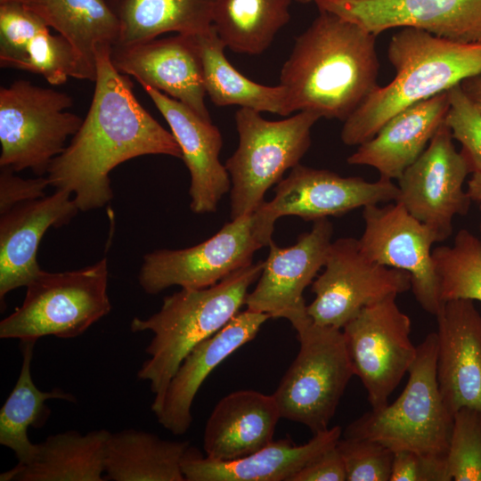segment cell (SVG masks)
Segmentation results:
<instances>
[{
	"label": "cell",
	"mask_w": 481,
	"mask_h": 481,
	"mask_svg": "<svg viewBox=\"0 0 481 481\" xmlns=\"http://www.w3.org/2000/svg\"><path fill=\"white\" fill-rule=\"evenodd\" d=\"M110 49L98 46L90 108L46 174L50 186L70 192L84 212L101 208L112 200L110 173L118 165L143 155L182 159L172 133L136 100L129 76L115 69Z\"/></svg>",
	"instance_id": "obj_1"
},
{
	"label": "cell",
	"mask_w": 481,
	"mask_h": 481,
	"mask_svg": "<svg viewBox=\"0 0 481 481\" xmlns=\"http://www.w3.org/2000/svg\"><path fill=\"white\" fill-rule=\"evenodd\" d=\"M376 35L328 11L295 40L280 85L289 111L345 121L379 86Z\"/></svg>",
	"instance_id": "obj_2"
},
{
	"label": "cell",
	"mask_w": 481,
	"mask_h": 481,
	"mask_svg": "<svg viewBox=\"0 0 481 481\" xmlns=\"http://www.w3.org/2000/svg\"><path fill=\"white\" fill-rule=\"evenodd\" d=\"M400 29L387 47L395 77L379 86L344 121L340 137L348 146L371 139L402 110L481 73V43L456 42L415 27Z\"/></svg>",
	"instance_id": "obj_3"
},
{
	"label": "cell",
	"mask_w": 481,
	"mask_h": 481,
	"mask_svg": "<svg viewBox=\"0 0 481 481\" xmlns=\"http://www.w3.org/2000/svg\"><path fill=\"white\" fill-rule=\"evenodd\" d=\"M263 266L264 261L252 262L215 285L203 289L182 288L165 297L157 313L131 321V331L153 333L145 348L149 358L138 370L137 378L150 382L154 394L151 406L155 415L161 411L169 383L184 358L239 313Z\"/></svg>",
	"instance_id": "obj_4"
},
{
	"label": "cell",
	"mask_w": 481,
	"mask_h": 481,
	"mask_svg": "<svg viewBox=\"0 0 481 481\" xmlns=\"http://www.w3.org/2000/svg\"><path fill=\"white\" fill-rule=\"evenodd\" d=\"M437 336L431 332L417 346L408 382L391 404L352 421L343 436L377 441L391 451L445 457L453 415L441 395L436 378Z\"/></svg>",
	"instance_id": "obj_5"
},
{
	"label": "cell",
	"mask_w": 481,
	"mask_h": 481,
	"mask_svg": "<svg viewBox=\"0 0 481 481\" xmlns=\"http://www.w3.org/2000/svg\"><path fill=\"white\" fill-rule=\"evenodd\" d=\"M320 118L310 110L275 121L253 109L236 111L239 143L224 164L231 180V220L257 210L268 189L299 164L311 145V129Z\"/></svg>",
	"instance_id": "obj_6"
},
{
	"label": "cell",
	"mask_w": 481,
	"mask_h": 481,
	"mask_svg": "<svg viewBox=\"0 0 481 481\" xmlns=\"http://www.w3.org/2000/svg\"><path fill=\"white\" fill-rule=\"evenodd\" d=\"M107 258L71 271L42 270L26 286L20 306L0 322L1 338L37 340L82 335L111 311Z\"/></svg>",
	"instance_id": "obj_7"
},
{
	"label": "cell",
	"mask_w": 481,
	"mask_h": 481,
	"mask_svg": "<svg viewBox=\"0 0 481 481\" xmlns=\"http://www.w3.org/2000/svg\"><path fill=\"white\" fill-rule=\"evenodd\" d=\"M291 325L299 351L273 395L281 418L314 435L329 428L354 369L341 329L319 325L308 314Z\"/></svg>",
	"instance_id": "obj_8"
},
{
	"label": "cell",
	"mask_w": 481,
	"mask_h": 481,
	"mask_svg": "<svg viewBox=\"0 0 481 481\" xmlns=\"http://www.w3.org/2000/svg\"><path fill=\"white\" fill-rule=\"evenodd\" d=\"M276 216L265 201L251 214L232 219L209 239L180 249H157L143 256L138 281L155 295L172 286L203 289L253 262L269 246Z\"/></svg>",
	"instance_id": "obj_9"
},
{
	"label": "cell",
	"mask_w": 481,
	"mask_h": 481,
	"mask_svg": "<svg viewBox=\"0 0 481 481\" xmlns=\"http://www.w3.org/2000/svg\"><path fill=\"white\" fill-rule=\"evenodd\" d=\"M72 98L62 92L16 80L0 88V167L47 174L83 118L67 111Z\"/></svg>",
	"instance_id": "obj_10"
},
{
	"label": "cell",
	"mask_w": 481,
	"mask_h": 481,
	"mask_svg": "<svg viewBox=\"0 0 481 481\" xmlns=\"http://www.w3.org/2000/svg\"><path fill=\"white\" fill-rule=\"evenodd\" d=\"M306 306L317 324L341 329L364 307L411 289L410 274L367 258L355 238L332 241L323 271L312 282Z\"/></svg>",
	"instance_id": "obj_11"
},
{
	"label": "cell",
	"mask_w": 481,
	"mask_h": 481,
	"mask_svg": "<svg viewBox=\"0 0 481 481\" xmlns=\"http://www.w3.org/2000/svg\"><path fill=\"white\" fill-rule=\"evenodd\" d=\"M395 298L364 307L342 328L354 373L365 387L372 410L387 404L417 355L410 339L411 319Z\"/></svg>",
	"instance_id": "obj_12"
},
{
	"label": "cell",
	"mask_w": 481,
	"mask_h": 481,
	"mask_svg": "<svg viewBox=\"0 0 481 481\" xmlns=\"http://www.w3.org/2000/svg\"><path fill=\"white\" fill-rule=\"evenodd\" d=\"M452 140L444 121L421 155L397 179L395 201L433 229L439 241L452 234V219L466 215L471 201L463 190L470 168Z\"/></svg>",
	"instance_id": "obj_13"
},
{
	"label": "cell",
	"mask_w": 481,
	"mask_h": 481,
	"mask_svg": "<svg viewBox=\"0 0 481 481\" xmlns=\"http://www.w3.org/2000/svg\"><path fill=\"white\" fill-rule=\"evenodd\" d=\"M363 217L362 252L376 264L407 272L417 302L436 316L442 305L431 250L439 242L436 232L397 201L366 206Z\"/></svg>",
	"instance_id": "obj_14"
},
{
	"label": "cell",
	"mask_w": 481,
	"mask_h": 481,
	"mask_svg": "<svg viewBox=\"0 0 481 481\" xmlns=\"http://www.w3.org/2000/svg\"><path fill=\"white\" fill-rule=\"evenodd\" d=\"M378 36L415 27L461 43H481V0H313Z\"/></svg>",
	"instance_id": "obj_15"
},
{
	"label": "cell",
	"mask_w": 481,
	"mask_h": 481,
	"mask_svg": "<svg viewBox=\"0 0 481 481\" xmlns=\"http://www.w3.org/2000/svg\"><path fill=\"white\" fill-rule=\"evenodd\" d=\"M332 234L331 222L322 218L292 246L272 240L257 283L246 298L247 309L290 323L307 314L303 294L324 266Z\"/></svg>",
	"instance_id": "obj_16"
},
{
	"label": "cell",
	"mask_w": 481,
	"mask_h": 481,
	"mask_svg": "<svg viewBox=\"0 0 481 481\" xmlns=\"http://www.w3.org/2000/svg\"><path fill=\"white\" fill-rule=\"evenodd\" d=\"M398 195V186L391 179L380 177L368 182L299 163L277 183L274 197L267 205L278 219L296 216L316 221L339 216L361 207L395 201Z\"/></svg>",
	"instance_id": "obj_17"
},
{
	"label": "cell",
	"mask_w": 481,
	"mask_h": 481,
	"mask_svg": "<svg viewBox=\"0 0 481 481\" xmlns=\"http://www.w3.org/2000/svg\"><path fill=\"white\" fill-rule=\"evenodd\" d=\"M195 36L177 34L116 45L110 49V60L118 72L133 76L141 86L153 87L211 120Z\"/></svg>",
	"instance_id": "obj_18"
},
{
	"label": "cell",
	"mask_w": 481,
	"mask_h": 481,
	"mask_svg": "<svg viewBox=\"0 0 481 481\" xmlns=\"http://www.w3.org/2000/svg\"><path fill=\"white\" fill-rule=\"evenodd\" d=\"M437 321L436 378L445 406L481 412V311L469 299L442 303Z\"/></svg>",
	"instance_id": "obj_19"
},
{
	"label": "cell",
	"mask_w": 481,
	"mask_h": 481,
	"mask_svg": "<svg viewBox=\"0 0 481 481\" xmlns=\"http://www.w3.org/2000/svg\"><path fill=\"white\" fill-rule=\"evenodd\" d=\"M170 127L182 159L191 176L190 208L193 213H214L223 196L230 192L231 180L220 160L223 139L220 130L179 101L142 85Z\"/></svg>",
	"instance_id": "obj_20"
},
{
	"label": "cell",
	"mask_w": 481,
	"mask_h": 481,
	"mask_svg": "<svg viewBox=\"0 0 481 481\" xmlns=\"http://www.w3.org/2000/svg\"><path fill=\"white\" fill-rule=\"evenodd\" d=\"M71 193L65 190L20 203L0 216V299L26 287L43 270L37 255L50 227H61L79 211Z\"/></svg>",
	"instance_id": "obj_21"
},
{
	"label": "cell",
	"mask_w": 481,
	"mask_h": 481,
	"mask_svg": "<svg viewBox=\"0 0 481 481\" xmlns=\"http://www.w3.org/2000/svg\"><path fill=\"white\" fill-rule=\"evenodd\" d=\"M270 316L245 310L199 343L184 358L167 389L158 422L174 435H183L192 422V406L203 381L230 355L252 340Z\"/></svg>",
	"instance_id": "obj_22"
},
{
	"label": "cell",
	"mask_w": 481,
	"mask_h": 481,
	"mask_svg": "<svg viewBox=\"0 0 481 481\" xmlns=\"http://www.w3.org/2000/svg\"><path fill=\"white\" fill-rule=\"evenodd\" d=\"M341 436V428L334 426L314 434L304 444H295L289 438L273 440L251 454L230 461L210 459L190 446L182 461V471L185 481H291Z\"/></svg>",
	"instance_id": "obj_23"
},
{
	"label": "cell",
	"mask_w": 481,
	"mask_h": 481,
	"mask_svg": "<svg viewBox=\"0 0 481 481\" xmlns=\"http://www.w3.org/2000/svg\"><path fill=\"white\" fill-rule=\"evenodd\" d=\"M448 91L411 105L389 118L370 140L347 158L350 165L369 166L380 177L398 179L425 151L445 121Z\"/></svg>",
	"instance_id": "obj_24"
},
{
	"label": "cell",
	"mask_w": 481,
	"mask_h": 481,
	"mask_svg": "<svg viewBox=\"0 0 481 481\" xmlns=\"http://www.w3.org/2000/svg\"><path fill=\"white\" fill-rule=\"evenodd\" d=\"M280 418L273 395L250 389L229 393L218 401L205 425L206 456L230 461L257 452L273 441Z\"/></svg>",
	"instance_id": "obj_25"
},
{
	"label": "cell",
	"mask_w": 481,
	"mask_h": 481,
	"mask_svg": "<svg viewBox=\"0 0 481 481\" xmlns=\"http://www.w3.org/2000/svg\"><path fill=\"white\" fill-rule=\"evenodd\" d=\"M104 428L81 434L69 430L36 444L26 462L0 475L1 481H105L104 457L108 437Z\"/></svg>",
	"instance_id": "obj_26"
},
{
	"label": "cell",
	"mask_w": 481,
	"mask_h": 481,
	"mask_svg": "<svg viewBox=\"0 0 481 481\" xmlns=\"http://www.w3.org/2000/svg\"><path fill=\"white\" fill-rule=\"evenodd\" d=\"M71 45L77 58L75 78L96 77V51L116 46L119 22L105 0H27L23 3Z\"/></svg>",
	"instance_id": "obj_27"
},
{
	"label": "cell",
	"mask_w": 481,
	"mask_h": 481,
	"mask_svg": "<svg viewBox=\"0 0 481 481\" xmlns=\"http://www.w3.org/2000/svg\"><path fill=\"white\" fill-rule=\"evenodd\" d=\"M191 444L126 428L110 433L104 457L105 480L185 481L182 461Z\"/></svg>",
	"instance_id": "obj_28"
},
{
	"label": "cell",
	"mask_w": 481,
	"mask_h": 481,
	"mask_svg": "<svg viewBox=\"0 0 481 481\" xmlns=\"http://www.w3.org/2000/svg\"><path fill=\"white\" fill-rule=\"evenodd\" d=\"M218 0H105L120 25L117 45L157 38L167 33L200 35L213 26Z\"/></svg>",
	"instance_id": "obj_29"
},
{
	"label": "cell",
	"mask_w": 481,
	"mask_h": 481,
	"mask_svg": "<svg viewBox=\"0 0 481 481\" xmlns=\"http://www.w3.org/2000/svg\"><path fill=\"white\" fill-rule=\"evenodd\" d=\"M201 61L203 83L207 94L216 106L238 105L259 112L287 117L285 89L280 84L268 86L250 80L227 60L226 48L214 27L195 36Z\"/></svg>",
	"instance_id": "obj_30"
},
{
	"label": "cell",
	"mask_w": 481,
	"mask_h": 481,
	"mask_svg": "<svg viewBox=\"0 0 481 481\" xmlns=\"http://www.w3.org/2000/svg\"><path fill=\"white\" fill-rule=\"evenodd\" d=\"M37 340H21L22 364L16 384L0 411V444L13 451L18 462L28 461L36 451L28 428H42L51 415L45 401L75 403L76 397L60 388L42 391L33 381L31 362Z\"/></svg>",
	"instance_id": "obj_31"
},
{
	"label": "cell",
	"mask_w": 481,
	"mask_h": 481,
	"mask_svg": "<svg viewBox=\"0 0 481 481\" xmlns=\"http://www.w3.org/2000/svg\"><path fill=\"white\" fill-rule=\"evenodd\" d=\"M292 0H218L213 27L226 47L260 54L289 20Z\"/></svg>",
	"instance_id": "obj_32"
},
{
	"label": "cell",
	"mask_w": 481,
	"mask_h": 481,
	"mask_svg": "<svg viewBox=\"0 0 481 481\" xmlns=\"http://www.w3.org/2000/svg\"><path fill=\"white\" fill-rule=\"evenodd\" d=\"M441 302L469 299L481 302V240L460 230L451 246L432 250Z\"/></svg>",
	"instance_id": "obj_33"
},
{
	"label": "cell",
	"mask_w": 481,
	"mask_h": 481,
	"mask_svg": "<svg viewBox=\"0 0 481 481\" xmlns=\"http://www.w3.org/2000/svg\"><path fill=\"white\" fill-rule=\"evenodd\" d=\"M15 69L38 74L59 86L75 77L77 58L68 41L46 28L28 41Z\"/></svg>",
	"instance_id": "obj_34"
},
{
	"label": "cell",
	"mask_w": 481,
	"mask_h": 481,
	"mask_svg": "<svg viewBox=\"0 0 481 481\" xmlns=\"http://www.w3.org/2000/svg\"><path fill=\"white\" fill-rule=\"evenodd\" d=\"M450 480L481 481V412L462 408L453 415L445 456Z\"/></svg>",
	"instance_id": "obj_35"
},
{
	"label": "cell",
	"mask_w": 481,
	"mask_h": 481,
	"mask_svg": "<svg viewBox=\"0 0 481 481\" xmlns=\"http://www.w3.org/2000/svg\"><path fill=\"white\" fill-rule=\"evenodd\" d=\"M337 448L347 481H389L394 452L367 438L341 436Z\"/></svg>",
	"instance_id": "obj_36"
},
{
	"label": "cell",
	"mask_w": 481,
	"mask_h": 481,
	"mask_svg": "<svg viewBox=\"0 0 481 481\" xmlns=\"http://www.w3.org/2000/svg\"><path fill=\"white\" fill-rule=\"evenodd\" d=\"M46 28L24 4H0V66L15 69L28 41Z\"/></svg>",
	"instance_id": "obj_37"
},
{
	"label": "cell",
	"mask_w": 481,
	"mask_h": 481,
	"mask_svg": "<svg viewBox=\"0 0 481 481\" xmlns=\"http://www.w3.org/2000/svg\"><path fill=\"white\" fill-rule=\"evenodd\" d=\"M450 107L445 123L452 138L461 144V152L470 172L481 174V112L468 98L460 84L448 90Z\"/></svg>",
	"instance_id": "obj_38"
},
{
	"label": "cell",
	"mask_w": 481,
	"mask_h": 481,
	"mask_svg": "<svg viewBox=\"0 0 481 481\" xmlns=\"http://www.w3.org/2000/svg\"><path fill=\"white\" fill-rule=\"evenodd\" d=\"M389 481H451L445 457L426 456L411 451L394 452Z\"/></svg>",
	"instance_id": "obj_39"
},
{
	"label": "cell",
	"mask_w": 481,
	"mask_h": 481,
	"mask_svg": "<svg viewBox=\"0 0 481 481\" xmlns=\"http://www.w3.org/2000/svg\"><path fill=\"white\" fill-rule=\"evenodd\" d=\"M47 176L22 178L8 167H0V215L14 206L45 196Z\"/></svg>",
	"instance_id": "obj_40"
},
{
	"label": "cell",
	"mask_w": 481,
	"mask_h": 481,
	"mask_svg": "<svg viewBox=\"0 0 481 481\" xmlns=\"http://www.w3.org/2000/svg\"><path fill=\"white\" fill-rule=\"evenodd\" d=\"M336 445L306 465L291 481H346L345 464Z\"/></svg>",
	"instance_id": "obj_41"
},
{
	"label": "cell",
	"mask_w": 481,
	"mask_h": 481,
	"mask_svg": "<svg viewBox=\"0 0 481 481\" xmlns=\"http://www.w3.org/2000/svg\"><path fill=\"white\" fill-rule=\"evenodd\" d=\"M460 86L481 112V73L464 79Z\"/></svg>",
	"instance_id": "obj_42"
},
{
	"label": "cell",
	"mask_w": 481,
	"mask_h": 481,
	"mask_svg": "<svg viewBox=\"0 0 481 481\" xmlns=\"http://www.w3.org/2000/svg\"><path fill=\"white\" fill-rule=\"evenodd\" d=\"M467 193L471 200L481 202V174L472 173L468 182Z\"/></svg>",
	"instance_id": "obj_43"
},
{
	"label": "cell",
	"mask_w": 481,
	"mask_h": 481,
	"mask_svg": "<svg viewBox=\"0 0 481 481\" xmlns=\"http://www.w3.org/2000/svg\"><path fill=\"white\" fill-rule=\"evenodd\" d=\"M27 0H0V4L7 3H25Z\"/></svg>",
	"instance_id": "obj_44"
},
{
	"label": "cell",
	"mask_w": 481,
	"mask_h": 481,
	"mask_svg": "<svg viewBox=\"0 0 481 481\" xmlns=\"http://www.w3.org/2000/svg\"><path fill=\"white\" fill-rule=\"evenodd\" d=\"M292 1H296V2L300 3V4H309V3L313 2V0H292Z\"/></svg>",
	"instance_id": "obj_45"
},
{
	"label": "cell",
	"mask_w": 481,
	"mask_h": 481,
	"mask_svg": "<svg viewBox=\"0 0 481 481\" xmlns=\"http://www.w3.org/2000/svg\"><path fill=\"white\" fill-rule=\"evenodd\" d=\"M480 211H481V205H480ZM479 230H480V240H481V219H480V226H479Z\"/></svg>",
	"instance_id": "obj_46"
},
{
	"label": "cell",
	"mask_w": 481,
	"mask_h": 481,
	"mask_svg": "<svg viewBox=\"0 0 481 481\" xmlns=\"http://www.w3.org/2000/svg\"><path fill=\"white\" fill-rule=\"evenodd\" d=\"M480 311H481V308H480Z\"/></svg>",
	"instance_id": "obj_47"
}]
</instances>
